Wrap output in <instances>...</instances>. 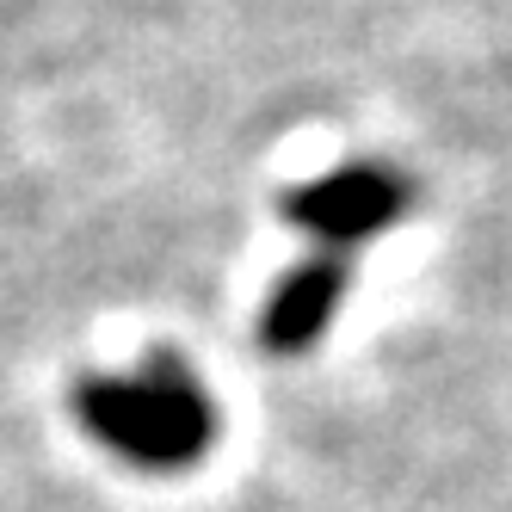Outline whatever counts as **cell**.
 Instances as JSON below:
<instances>
[{
    "label": "cell",
    "instance_id": "1",
    "mask_svg": "<svg viewBox=\"0 0 512 512\" xmlns=\"http://www.w3.org/2000/svg\"><path fill=\"white\" fill-rule=\"evenodd\" d=\"M75 414L105 451L136 469H186L210 451L216 432L204 383L186 377L173 358H149L130 377H87L75 389Z\"/></svg>",
    "mask_w": 512,
    "mask_h": 512
},
{
    "label": "cell",
    "instance_id": "3",
    "mask_svg": "<svg viewBox=\"0 0 512 512\" xmlns=\"http://www.w3.org/2000/svg\"><path fill=\"white\" fill-rule=\"evenodd\" d=\"M340 297H346V266L340 260H309L297 272H284L266 315H260L266 346L272 352H309L321 340V327L334 321Z\"/></svg>",
    "mask_w": 512,
    "mask_h": 512
},
{
    "label": "cell",
    "instance_id": "2",
    "mask_svg": "<svg viewBox=\"0 0 512 512\" xmlns=\"http://www.w3.org/2000/svg\"><path fill=\"white\" fill-rule=\"evenodd\" d=\"M401 210H408V179H395L383 167H340L284 198L290 223H303L321 241H364L383 223H395Z\"/></svg>",
    "mask_w": 512,
    "mask_h": 512
}]
</instances>
